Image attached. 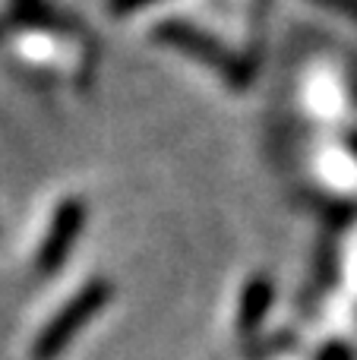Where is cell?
Returning a JSON list of instances; mask_svg holds the SVG:
<instances>
[{
	"label": "cell",
	"instance_id": "obj_1",
	"mask_svg": "<svg viewBox=\"0 0 357 360\" xmlns=\"http://www.w3.org/2000/svg\"><path fill=\"white\" fill-rule=\"evenodd\" d=\"M155 41L168 44V48L187 54L190 60L202 63V67L212 70L225 86H231L234 92L247 89L250 79H253V70L244 57L234 54V51L228 48V44H221L215 35H209V32L196 29V25H190V22H181V19L158 22L155 25Z\"/></svg>",
	"mask_w": 357,
	"mask_h": 360
},
{
	"label": "cell",
	"instance_id": "obj_2",
	"mask_svg": "<svg viewBox=\"0 0 357 360\" xmlns=\"http://www.w3.org/2000/svg\"><path fill=\"white\" fill-rule=\"evenodd\" d=\"M114 288L108 278H92L44 323V329L38 332L35 345H32V360H54L70 348L76 335L105 310V304L111 300Z\"/></svg>",
	"mask_w": 357,
	"mask_h": 360
},
{
	"label": "cell",
	"instance_id": "obj_3",
	"mask_svg": "<svg viewBox=\"0 0 357 360\" xmlns=\"http://www.w3.org/2000/svg\"><path fill=\"white\" fill-rule=\"evenodd\" d=\"M82 224H86V202L76 196L63 199L54 209L48 234H44L41 247H38V253H35L38 275H54L57 269L67 262V256L73 253L76 240H79V234H82Z\"/></svg>",
	"mask_w": 357,
	"mask_h": 360
},
{
	"label": "cell",
	"instance_id": "obj_4",
	"mask_svg": "<svg viewBox=\"0 0 357 360\" xmlns=\"http://www.w3.org/2000/svg\"><path fill=\"white\" fill-rule=\"evenodd\" d=\"M272 297H275V288H272L269 275H253L244 285V294H240L238 304V329L240 332H253L259 323L266 319L272 307Z\"/></svg>",
	"mask_w": 357,
	"mask_h": 360
},
{
	"label": "cell",
	"instance_id": "obj_5",
	"mask_svg": "<svg viewBox=\"0 0 357 360\" xmlns=\"http://www.w3.org/2000/svg\"><path fill=\"white\" fill-rule=\"evenodd\" d=\"M313 4L326 6L335 16H345V19H351V22H357V0H313Z\"/></svg>",
	"mask_w": 357,
	"mask_h": 360
},
{
	"label": "cell",
	"instance_id": "obj_6",
	"mask_svg": "<svg viewBox=\"0 0 357 360\" xmlns=\"http://www.w3.org/2000/svg\"><path fill=\"white\" fill-rule=\"evenodd\" d=\"M149 4H155V0H108V10H111L114 16H130V13H139Z\"/></svg>",
	"mask_w": 357,
	"mask_h": 360
},
{
	"label": "cell",
	"instance_id": "obj_7",
	"mask_svg": "<svg viewBox=\"0 0 357 360\" xmlns=\"http://www.w3.org/2000/svg\"><path fill=\"white\" fill-rule=\"evenodd\" d=\"M320 360H354V354H351V348H348V345L332 342V345H326V348H323Z\"/></svg>",
	"mask_w": 357,
	"mask_h": 360
}]
</instances>
